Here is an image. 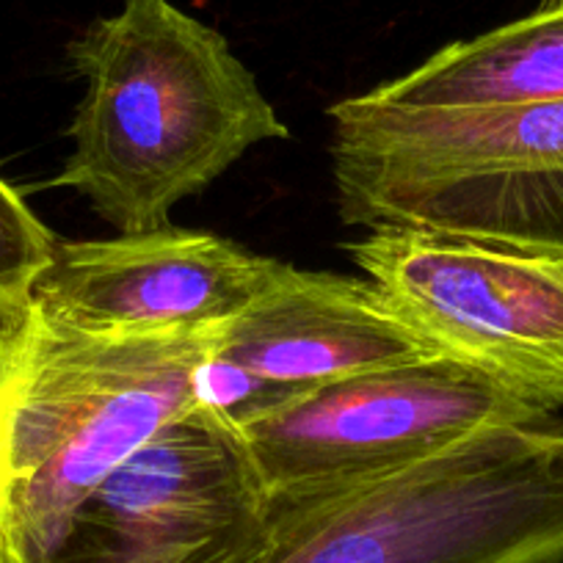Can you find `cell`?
<instances>
[{
    "mask_svg": "<svg viewBox=\"0 0 563 563\" xmlns=\"http://www.w3.org/2000/svg\"><path fill=\"white\" fill-rule=\"evenodd\" d=\"M69 62L86 91L51 186L78 191L117 232L166 227L249 150L290 135L230 42L172 0H124Z\"/></svg>",
    "mask_w": 563,
    "mask_h": 563,
    "instance_id": "6da1fadb",
    "label": "cell"
},
{
    "mask_svg": "<svg viewBox=\"0 0 563 563\" xmlns=\"http://www.w3.org/2000/svg\"><path fill=\"white\" fill-rule=\"evenodd\" d=\"M221 338H100L31 290L0 305V563H47L75 508L197 406L194 373Z\"/></svg>",
    "mask_w": 563,
    "mask_h": 563,
    "instance_id": "7a4b0ae2",
    "label": "cell"
},
{
    "mask_svg": "<svg viewBox=\"0 0 563 563\" xmlns=\"http://www.w3.org/2000/svg\"><path fill=\"white\" fill-rule=\"evenodd\" d=\"M246 563H563V426H497L406 467L268 495Z\"/></svg>",
    "mask_w": 563,
    "mask_h": 563,
    "instance_id": "3957f363",
    "label": "cell"
},
{
    "mask_svg": "<svg viewBox=\"0 0 563 563\" xmlns=\"http://www.w3.org/2000/svg\"><path fill=\"white\" fill-rule=\"evenodd\" d=\"M329 119L345 224L563 257V100L415 111L360 95Z\"/></svg>",
    "mask_w": 563,
    "mask_h": 563,
    "instance_id": "277c9868",
    "label": "cell"
},
{
    "mask_svg": "<svg viewBox=\"0 0 563 563\" xmlns=\"http://www.w3.org/2000/svg\"><path fill=\"white\" fill-rule=\"evenodd\" d=\"M552 420L492 373L440 354L301 389L238 429L268 495H279L406 467L497 426Z\"/></svg>",
    "mask_w": 563,
    "mask_h": 563,
    "instance_id": "5b68a950",
    "label": "cell"
},
{
    "mask_svg": "<svg viewBox=\"0 0 563 563\" xmlns=\"http://www.w3.org/2000/svg\"><path fill=\"white\" fill-rule=\"evenodd\" d=\"M349 252L437 354L563 409V257L422 230H371Z\"/></svg>",
    "mask_w": 563,
    "mask_h": 563,
    "instance_id": "8992f818",
    "label": "cell"
},
{
    "mask_svg": "<svg viewBox=\"0 0 563 563\" xmlns=\"http://www.w3.org/2000/svg\"><path fill=\"white\" fill-rule=\"evenodd\" d=\"M265 517L238 422L194 406L75 508L47 563H246Z\"/></svg>",
    "mask_w": 563,
    "mask_h": 563,
    "instance_id": "52a82bcc",
    "label": "cell"
},
{
    "mask_svg": "<svg viewBox=\"0 0 563 563\" xmlns=\"http://www.w3.org/2000/svg\"><path fill=\"white\" fill-rule=\"evenodd\" d=\"M285 263L205 230L158 227L97 241H56L31 299L78 332L161 338L227 329Z\"/></svg>",
    "mask_w": 563,
    "mask_h": 563,
    "instance_id": "ba28073f",
    "label": "cell"
},
{
    "mask_svg": "<svg viewBox=\"0 0 563 563\" xmlns=\"http://www.w3.org/2000/svg\"><path fill=\"white\" fill-rule=\"evenodd\" d=\"M219 354L296 389L440 356L371 279L290 263L224 329Z\"/></svg>",
    "mask_w": 563,
    "mask_h": 563,
    "instance_id": "9c48e42d",
    "label": "cell"
},
{
    "mask_svg": "<svg viewBox=\"0 0 563 563\" xmlns=\"http://www.w3.org/2000/svg\"><path fill=\"white\" fill-rule=\"evenodd\" d=\"M367 100L415 111L514 108L563 100V12L533 14L453 42L420 67L367 91Z\"/></svg>",
    "mask_w": 563,
    "mask_h": 563,
    "instance_id": "30bf717a",
    "label": "cell"
},
{
    "mask_svg": "<svg viewBox=\"0 0 563 563\" xmlns=\"http://www.w3.org/2000/svg\"><path fill=\"white\" fill-rule=\"evenodd\" d=\"M56 241L18 188L0 177V305L29 294Z\"/></svg>",
    "mask_w": 563,
    "mask_h": 563,
    "instance_id": "8fae6325",
    "label": "cell"
},
{
    "mask_svg": "<svg viewBox=\"0 0 563 563\" xmlns=\"http://www.w3.org/2000/svg\"><path fill=\"white\" fill-rule=\"evenodd\" d=\"M296 393H301V389L268 382V378L243 367L241 362L221 356L219 351L210 354L194 373V398H197V406L224 411L238 426L265 415L274 406L285 404Z\"/></svg>",
    "mask_w": 563,
    "mask_h": 563,
    "instance_id": "7c38bea8",
    "label": "cell"
},
{
    "mask_svg": "<svg viewBox=\"0 0 563 563\" xmlns=\"http://www.w3.org/2000/svg\"><path fill=\"white\" fill-rule=\"evenodd\" d=\"M539 9H561L563 12V0H539Z\"/></svg>",
    "mask_w": 563,
    "mask_h": 563,
    "instance_id": "4fadbf2b",
    "label": "cell"
}]
</instances>
